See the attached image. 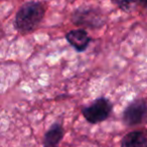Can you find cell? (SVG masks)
Segmentation results:
<instances>
[{"label": "cell", "mask_w": 147, "mask_h": 147, "mask_svg": "<svg viewBox=\"0 0 147 147\" xmlns=\"http://www.w3.org/2000/svg\"><path fill=\"white\" fill-rule=\"evenodd\" d=\"M65 39L79 53L86 51L92 40L88 32L83 28L69 30L67 33H65Z\"/></svg>", "instance_id": "obj_5"}, {"label": "cell", "mask_w": 147, "mask_h": 147, "mask_svg": "<svg viewBox=\"0 0 147 147\" xmlns=\"http://www.w3.org/2000/svg\"><path fill=\"white\" fill-rule=\"evenodd\" d=\"M45 14V8L38 1H28L21 5L15 14L14 28L22 34L35 30L42 21Z\"/></svg>", "instance_id": "obj_1"}, {"label": "cell", "mask_w": 147, "mask_h": 147, "mask_svg": "<svg viewBox=\"0 0 147 147\" xmlns=\"http://www.w3.org/2000/svg\"><path fill=\"white\" fill-rule=\"evenodd\" d=\"M113 110V104L106 97H100L92 104L82 108L84 118L91 124H97L107 120Z\"/></svg>", "instance_id": "obj_3"}, {"label": "cell", "mask_w": 147, "mask_h": 147, "mask_svg": "<svg viewBox=\"0 0 147 147\" xmlns=\"http://www.w3.org/2000/svg\"><path fill=\"white\" fill-rule=\"evenodd\" d=\"M123 122L127 126H136L147 122V101L135 99L123 111Z\"/></svg>", "instance_id": "obj_4"}, {"label": "cell", "mask_w": 147, "mask_h": 147, "mask_svg": "<svg viewBox=\"0 0 147 147\" xmlns=\"http://www.w3.org/2000/svg\"><path fill=\"white\" fill-rule=\"evenodd\" d=\"M121 147H147V135L143 131H132L121 140Z\"/></svg>", "instance_id": "obj_7"}, {"label": "cell", "mask_w": 147, "mask_h": 147, "mask_svg": "<svg viewBox=\"0 0 147 147\" xmlns=\"http://www.w3.org/2000/svg\"><path fill=\"white\" fill-rule=\"evenodd\" d=\"M71 21L78 26L87 28H101L106 22L102 10L95 6H81L71 14Z\"/></svg>", "instance_id": "obj_2"}, {"label": "cell", "mask_w": 147, "mask_h": 147, "mask_svg": "<svg viewBox=\"0 0 147 147\" xmlns=\"http://www.w3.org/2000/svg\"><path fill=\"white\" fill-rule=\"evenodd\" d=\"M65 135L63 127L59 123H53L43 136V147H57Z\"/></svg>", "instance_id": "obj_6"}, {"label": "cell", "mask_w": 147, "mask_h": 147, "mask_svg": "<svg viewBox=\"0 0 147 147\" xmlns=\"http://www.w3.org/2000/svg\"><path fill=\"white\" fill-rule=\"evenodd\" d=\"M111 1L114 2V3H116V4L120 7V9H122L123 11H128L129 9H130L128 6H127L125 0H111Z\"/></svg>", "instance_id": "obj_9"}, {"label": "cell", "mask_w": 147, "mask_h": 147, "mask_svg": "<svg viewBox=\"0 0 147 147\" xmlns=\"http://www.w3.org/2000/svg\"><path fill=\"white\" fill-rule=\"evenodd\" d=\"M125 2L129 8L132 3H137V4L141 5L144 9H147V0H125Z\"/></svg>", "instance_id": "obj_8"}]
</instances>
